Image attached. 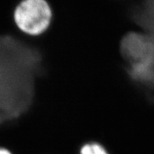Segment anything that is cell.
<instances>
[{"mask_svg": "<svg viewBox=\"0 0 154 154\" xmlns=\"http://www.w3.org/2000/svg\"><path fill=\"white\" fill-rule=\"evenodd\" d=\"M0 154H13L9 149L3 147H0Z\"/></svg>", "mask_w": 154, "mask_h": 154, "instance_id": "obj_3", "label": "cell"}, {"mask_svg": "<svg viewBox=\"0 0 154 154\" xmlns=\"http://www.w3.org/2000/svg\"><path fill=\"white\" fill-rule=\"evenodd\" d=\"M52 18L53 12L46 0H21L14 11L16 26L30 36H38L45 32Z\"/></svg>", "mask_w": 154, "mask_h": 154, "instance_id": "obj_1", "label": "cell"}, {"mask_svg": "<svg viewBox=\"0 0 154 154\" xmlns=\"http://www.w3.org/2000/svg\"><path fill=\"white\" fill-rule=\"evenodd\" d=\"M80 154H109L103 146L99 143H87L82 147Z\"/></svg>", "mask_w": 154, "mask_h": 154, "instance_id": "obj_2", "label": "cell"}]
</instances>
